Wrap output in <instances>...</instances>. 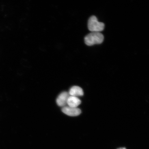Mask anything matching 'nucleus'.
Listing matches in <instances>:
<instances>
[{"instance_id":"f257e3e1","label":"nucleus","mask_w":149,"mask_h":149,"mask_svg":"<svg viewBox=\"0 0 149 149\" xmlns=\"http://www.w3.org/2000/svg\"><path fill=\"white\" fill-rule=\"evenodd\" d=\"M104 40V35L100 32H92L86 36L84 42L88 46L102 43Z\"/></svg>"},{"instance_id":"f03ea898","label":"nucleus","mask_w":149,"mask_h":149,"mask_svg":"<svg viewBox=\"0 0 149 149\" xmlns=\"http://www.w3.org/2000/svg\"><path fill=\"white\" fill-rule=\"evenodd\" d=\"M88 28L92 32H100L103 31L105 28V24L99 22L95 16H92L88 20Z\"/></svg>"},{"instance_id":"7ed1b4c3","label":"nucleus","mask_w":149,"mask_h":149,"mask_svg":"<svg viewBox=\"0 0 149 149\" xmlns=\"http://www.w3.org/2000/svg\"><path fill=\"white\" fill-rule=\"evenodd\" d=\"M63 112L70 116H79L81 113V110L77 107H72L65 106L62 109Z\"/></svg>"},{"instance_id":"20e7f679","label":"nucleus","mask_w":149,"mask_h":149,"mask_svg":"<svg viewBox=\"0 0 149 149\" xmlns=\"http://www.w3.org/2000/svg\"><path fill=\"white\" fill-rule=\"evenodd\" d=\"M70 95L66 92L61 93L56 99L57 105L60 107H64L67 105V102Z\"/></svg>"},{"instance_id":"39448f33","label":"nucleus","mask_w":149,"mask_h":149,"mask_svg":"<svg viewBox=\"0 0 149 149\" xmlns=\"http://www.w3.org/2000/svg\"><path fill=\"white\" fill-rule=\"evenodd\" d=\"M81 103V101L79 98L70 95L67 102V105L70 107H77Z\"/></svg>"},{"instance_id":"423d86ee","label":"nucleus","mask_w":149,"mask_h":149,"mask_svg":"<svg viewBox=\"0 0 149 149\" xmlns=\"http://www.w3.org/2000/svg\"><path fill=\"white\" fill-rule=\"evenodd\" d=\"M69 94L70 96L77 97L78 96H83L84 92L81 87L78 86H74L70 89Z\"/></svg>"},{"instance_id":"0eeeda50","label":"nucleus","mask_w":149,"mask_h":149,"mask_svg":"<svg viewBox=\"0 0 149 149\" xmlns=\"http://www.w3.org/2000/svg\"><path fill=\"white\" fill-rule=\"evenodd\" d=\"M117 149H126L125 148H119Z\"/></svg>"}]
</instances>
